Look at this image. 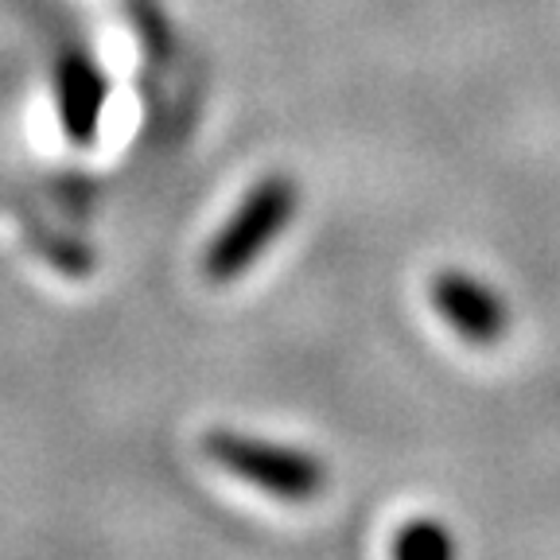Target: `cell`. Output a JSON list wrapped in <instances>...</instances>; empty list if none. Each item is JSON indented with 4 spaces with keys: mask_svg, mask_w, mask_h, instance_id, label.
<instances>
[{
    "mask_svg": "<svg viewBox=\"0 0 560 560\" xmlns=\"http://www.w3.org/2000/svg\"><path fill=\"white\" fill-rule=\"evenodd\" d=\"M202 452L210 455V464H219L226 475L265 490V494H272L280 502H296V506L319 499L327 482H331L327 464L315 452L245 436V432L234 429H210L202 436Z\"/></svg>",
    "mask_w": 560,
    "mask_h": 560,
    "instance_id": "obj_2",
    "label": "cell"
},
{
    "mask_svg": "<svg viewBox=\"0 0 560 560\" xmlns=\"http://www.w3.org/2000/svg\"><path fill=\"white\" fill-rule=\"evenodd\" d=\"M394 557L405 560H447L455 557V537L444 522L436 517H412L397 529Z\"/></svg>",
    "mask_w": 560,
    "mask_h": 560,
    "instance_id": "obj_5",
    "label": "cell"
},
{
    "mask_svg": "<svg viewBox=\"0 0 560 560\" xmlns=\"http://www.w3.org/2000/svg\"><path fill=\"white\" fill-rule=\"evenodd\" d=\"M429 296L436 315L471 347H494L510 331V304L502 292L482 284L464 269H444L432 277Z\"/></svg>",
    "mask_w": 560,
    "mask_h": 560,
    "instance_id": "obj_3",
    "label": "cell"
},
{
    "mask_svg": "<svg viewBox=\"0 0 560 560\" xmlns=\"http://www.w3.org/2000/svg\"><path fill=\"white\" fill-rule=\"evenodd\" d=\"M109 102V79L97 59L82 47L59 55L55 67V114H59L62 137L74 149H90L102 132V114Z\"/></svg>",
    "mask_w": 560,
    "mask_h": 560,
    "instance_id": "obj_4",
    "label": "cell"
},
{
    "mask_svg": "<svg viewBox=\"0 0 560 560\" xmlns=\"http://www.w3.org/2000/svg\"><path fill=\"white\" fill-rule=\"evenodd\" d=\"M296 210H300L296 175L289 172L261 175L242 195V202L234 207L226 226L207 242V249H202V277L210 284H234L237 277H245V272L269 254V245L292 226Z\"/></svg>",
    "mask_w": 560,
    "mask_h": 560,
    "instance_id": "obj_1",
    "label": "cell"
}]
</instances>
